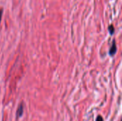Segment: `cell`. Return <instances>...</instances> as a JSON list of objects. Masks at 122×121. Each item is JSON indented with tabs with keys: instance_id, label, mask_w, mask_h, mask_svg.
<instances>
[{
	"instance_id": "6da1fadb",
	"label": "cell",
	"mask_w": 122,
	"mask_h": 121,
	"mask_svg": "<svg viewBox=\"0 0 122 121\" xmlns=\"http://www.w3.org/2000/svg\"><path fill=\"white\" fill-rule=\"evenodd\" d=\"M116 52H117V46H116V42L114 40V41L112 43V46L109 50V53L111 56H114L116 53Z\"/></svg>"
},
{
	"instance_id": "7a4b0ae2",
	"label": "cell",
	"mask_w": 122,
	"mask_h": 121,
	"mask_svg": "<svg viewBox=\"0 0 122 121\" xmlns=\"http://www.w3.org/2000/svg\"><path fill=\"white\" fill-rule=\"evenodd\" d=\"M23 110H24L23 106H22V104H21V105L19 106L18 110H17V112H16V116H17V118L21 117V116H22V114H23Z\"/></svg>"
},
{
	"instance_id": "3957f363",
	"label": "cell",
	"mask_w": 122,
	"mask_h": 121,
	"mask_svg": "<svg viewBox=\"0 0 122 121\" xmlns=\"http://www.w3.org/2000/svg\"><path fill=\"white\" fill-rule=\"evenodd\" d=\"M109 32H110V34H112L113 33H114V26H113V25H111V26H109Z\"/></svg>"
},
{
	"instance_id": "277c9868",
	"label": "cell",
	"mask_w": 122,
	"mask_h": 121,
	"mask_svg": "<svg viewBox=\"0 0 122 121\" xmlns=\"http://www.w3.org/2000/svg\"><path fill=\"white\" fill-rule=\"evenodd\" d=\"M103 121V118L101 116H99L97 118V121Z\"/></svg>"
},
{
	"instance_id": "5b68a950",
	"label": "cell",
	"mask_w": 122,
	"mask_h": 121,
	"mask_svg": "<svg viewBox=\"0 0 122 121\" xmlns=\"http://www.w3.org/2000/svg\"><path fill=\"white\" fill-rule=\"evenodd\" d=\"M2 12H3V9H0V22H1V17H2Z\"/></svg>"
}]
</instances>
